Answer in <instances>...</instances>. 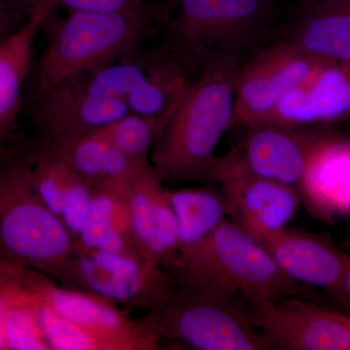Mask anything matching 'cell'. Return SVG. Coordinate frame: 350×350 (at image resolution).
<instances>
[{
    "mask_svg": "<svg viewBox=\"0 0 350 350\" xmlns=\"http://www.w3.org/2000/svg\"><path fill=\"white\" fill-rule=\"evenodd\" d=\"M239 62L219 59L202 66L179 105L159 131L150 153L162 182L209 180L216 149L234 125V78Z\"/></svg>",
    "mask_w": 350,
    "mask_h": 350,
    "instance_id": "cell-1",
    "label": "cell"
},
{
    "mask_svg": "<svg viewBox=\"0 0 350 350\" xmlns=\"http://www.w3.org/2000/svg\"><path fill=\"white\" fill-rule=\"evenodd\" d=\"M163 269L174 289L222 290L241 295L248 304L310 295L230 219L206 239L179 250Z\"/></svg>",
    "mask_w": 350,
    "mask_h": 350,
    "instance_id": "cell-2",
    "label": "cell"
},
{
    "mask_svg": "<svg viewBox=\"0 0 350 350\" xmlns=\"http://www.w3.org/2000/svg\"><path fill=\"white\" fill-rule=\"evenodd\" d=\"M50 13L41 25L47 42L36 86L83 81L108 64L135 56L152 27L146 8L114 13L69 11L68 17L54 21Z\"/></svg>",
    "mask_w": 350,
    "mask_h": 350,
    "instance_id": "cell-3",
    "label": "cell"
},
{
    "mask_svg": "<svg viewBox=\"0 0 350 350\" xmlns=\"http://www.w3.org/2000/svg\"><path fill=\"white\" fill-rule=\"evenodd\" d=\"M2 155L1 259L57 280L75 250V239L38 194L21 147Z\"/></svg>",
    "mask_w": 350,
    "mask_h": 350,
    "instance_id": "cell-4",
    "label": "cell"
},
{
    "mask_svg": "<svg viewBox=\"0 0 350 350\" xmlns=\"http://www.w3.org/2000/svg\"><path fill=\"white\" fill-rule=\"evenodd\" d=\"M145 319L161 340L184 342L195 349H273L248 301L231 292L174 288Z\"/></svg>",
    "mask_w": 350,
    "mask_h": 350,
    "instance_id": "cell-5",
    "label": "cell"
},
{
    "mask_svg": "<svg viewBox=\"0 0 350 350\" xmlns=\"http://www.w3.org/2000/svg\"><path fill=\"white\" fill-rule=\"evenodd\" d=\"M276 0H176L170 21L174 50L200 68L219 59L241 61L271 19Z\"/></svg>",
    "mask_w": 350,
    "mask_h": 350,
    "instance_id": "cell-6",
    "label": "cell"
},
{
    "mask_svg": "<svg viewBox=\"0 0 350 350\" xmlns=\"http://www.w3.org/2000/svg\"><path fill=\"white\" fill-rule=\"evenodd\" d=\"M57 280L147 312L155 310L174 291L160 266L142 258L100 250L73 251Z\"/></svg>",
    "mask_w": 350,
    "mask_h": 350,
    "instance_id": "cell-7",
    "label": "cell"
},
{
    "mask_svg": "<svg viewBox=\"0 0 350 350\" xmlns=\"http://www.w3.org/2000/svg\"><path fill=\"white\" fill-rule=\"evenodd\" d=\"M329 62L288 40L258 52L234 73V126L250 128L265 123L289 92Z\"/></svg>",
    "mask_w": 350,
    "mask_h": 350,
    "instance_id": "cell-8",
    "label": "cell"
},
{
    "mask_svg": "<svg viewBox=\"0 0 350 350\" xmlns=\"http://www.w3.org/2000/svg\"><path fill=\"white\" fill-rule=\"evenodd\" d=\"M209 180L220 184L230 220L251 237L286 228L301 204L296 189L252 174L232 151L218 157Z\"/></svg>",
    "mask_w": 350,
    "mask_h": 350,
    "instance_id": "cell-9",
    "label": "cell"
},
{
    "mask_svg": "<svg viewBox=\"0 0 350 350\" xmlns=\"http://www.w3.org/2000/svg\"><path fill=\"white\" fill-rule=\"evenodd\" d=\"M130 113L126 101L96 96L79 82L36 86L31 96L32 122L46 145L93 135Z\"/></svg>",
    "mask_w": 350,
    "mask_h": 350,
    "instance_id": "cell-10",
    "label": "cell"
},
{
    "mask_svg": "<svg viewBox=\"0 0 350 350\" xmlns=\"http://www.w3.org/2000/svg\"><path fill=\"white\" fill-rule=\"evenodd\" d=\"M250 305L257 326L273 349L350 350V327L342 312L299 296Z\"/></svg>",
    "mask_w": 350,
    "mask_h": 350,
    "instance_id": "cell-11",
    "label": "cell"
},
{
    "mask_svg": "<svg viewBox=\"0 0 350 350\" xmlns=\"http://www.w3.org/2000/svg\"><path fill=\"white\" fill-rule=\"evenodd\" d=\"M38 293L64 319L98 338L105 350L161 349V338L147 320H133L114 301L100 295L76 288L57 287L39 276Z\"/></svg>",
    "mask_w": 350,
    "mask_h": 350,
    "instance_id": "cell-12",
    "label": "cell"
},
{
    "mask_svg": "<svg viewBox=\"0 0 350 350\" xmlns=\"http://www.w3.org/2000/svg\"><path fill=\"white\" fill-rule=\"evenodd\" d=\"M248 129L239 149L232 150L252 174L300 188L308 163L320 142L331 133L321 126L262 124Z\"/></svg>",
    "mask_w": 350,
    "mask_h": 350,
    "instance_id": "cell-13",
    "label": "cell"
},
{
    "mask_svg": "<svg viewBox=\"0 0 350 350\" xmlns=\"http://www.w3.org/2000/svg\"><path fill=\"white\" fill-rule=\"evenodd\" d=\"M252 238L295 282L326 290L332 298L337 293L350 256L330 237L286 227Z\"/></svg>",
    "mask_w": 350,
    "mask_h": 350,
    "instance_id": "cell-14",
    "label": "cell"
},
{
    "mask_svg": "<svg viewBox=\"0 0 350 350\" xmlns=\"http://www.w3.org/2000/svg\"><path fill=\"white\" fill-rule=\"evenodd\" d=\"M349 116L350 64L329 62L289 92L262 124L323 126Z\"/></svg>",
    "mask_w": 350,
    "mask_h": 350,
    "instance_id": "cell-15",
    "label": "cell"
},
{
    "mask_svg": "<svg viewBox=\"0 0 350 350\" xmlns=\"http://www.w3.org/2000/svg\"><path fill=\"white\" fill-rule=\"evenodd\" d=\"M298 192L306 211L322 222L350 215V140L331 131L313 152Z\"/></svg>",
    "mask_w": 350,
    "mask_h": 350,
    "instance_id": "cell-16",
    "label": "cell"
},
{
    "mask_svg": "<svg viewBox=\"0 0 350 350\" xmlns=\"http://www.w3.org/2000/svg\"><path fill=\"white\" fill-rule=\"evenodd\" d=\"M43 145L63 159L94 193L126 190L135 176L151 165L131 160L94 135Z\"/></svg>",
    "mask_w": 350,
    "mask_h": 350,
    "instance_id": "cell-17",
    "label": "cell"
},
{
    "mask_svg": "<svg viewBox=\"0 0 350 350\" xmlns=\"http://www.w3.org/2000/svg\"><path fill=\"white\" fill-rule=\"evenodd\" d=\"M288 41L313 57L350 64V0L306 2Z\"/></svg>",
    "mask_w": 350,
    "mask_h": 350,
    "instance_id": "cell-18",
    "label": "cell"
},
{
    "mask_svg": "<svg viewBox=\"0 0 350 350\" xmlns=\"http://www.w3.org/2000/svg\"><path fill=\"white\" fill-rule=\"evenodd\" d=\"M56 7L48 0L39 7L27 24L0 43V137L11 140L17 130L22 105L23 84L31 66L32 45L48 14Z\"/></svg>",
    "mask_w": 350,
    "mask_h": 350,
    "instance_id": "cell-19",
    "label": "cell"
},
{
    "mask_svg": "<svg viewBox=\"0 0 350 350\" xmlns=\"http://www.w3.org/2000/svg\"><path fill=\"white\" fill-rule=\"evenodd\" d=\"M174 52V56L151 55L144 82L126 100L131 113L155 120L161 125L179 105L194 78L189 73L193 64Z\"/></svg>",
    "mask_w": 350,
    "mask_h": 350,
    "instance_id": "cell-20",
    "label": "cell"
},
{
    "mask_svg": "<svg viewBox=\"0 0 350 350\" xmlns=\"http://www.w3.org/2000/svg\"><path fill=\"white\" fill-rule=\"evenodd\" d=\"M179 226V250L199 243L229 219L227 200L222 190L185 188L167 190Z\"/></svg>",
    "mask_w": 350,
    "mask_h": 350,
    "instance_id": "cell-21",
    "label": "cell"
},
{
    "mask_svg": "<svg viewBox=\"0 0 350 350\" xmlns=\"http://www.w3.org/2000/svg\"><path fill=\"white\" fill-rule=\"evenodd\" d=\"M126 191L128 189L94 193L86 222L73 251L101 250L119 239L138 246L131 226Z\"/></svg>",
    "mask_w": 350,
    "mask_h": 350,
    "instance_id": "cell-22",
    "label": "cell"
},
{
    "mask_svg": "<svg viewBox=\"0 0 350 350\" xmlns=\"http://www.w3.org/2000/svg\"><path fill=\"white\" fill-rule=\"evenodd\" d=\"M162 185L163 182L150 165L135 176L128 189L129 208L135 239L145 259L161 268L169 261L156 226V197Z\"/></svg>",
    "mask_w": 350,
    "mask_h": 350,
    "instance_id": "cell-23",
    "label": "cell"
},
{
    "mask_svg": "<svg viewBox=\"0 0 350 350\" xmlns=\"http://www.w3.org/2000/svg\"><path fill=\"white\" fill-rule=\"evenodd\" d=\"M151 55H135L120 59L96 71L80 83L96 96L126 103L131 94L144 82Z\"/></svg>",
    "mask_w": 350,
    "mask_h": 350,
    "instance_id": "cell-24",
    "label": "cell"
},
{
    "mask_svg": "<svg viewBox=\"0 0 350 350\" xmlns=\"http://www.w3.org/2000/svg\"><path fill=\"white\" fill-rule=\"evenodd\" d=\"M160 129L155 120L130 113L91 135L105 140L131 160L150 163L148 155Z\"/></svg>",
    "mask_w": 350,
    "mask_h": 350,
    "instance_id": "cell-25",
    "label": "cell"
},
{
    "mask_svg": "<svg viewBox=\"0 0 350 350\" xmlns=\"http://www.w3.org/2000/svg\"><path fill=\"white\" fill-rule=\"evenodd\" d=\"M38 294L39 323L51 349L105 350L98 338L55 312Z\"/></svg>",
    "mask_w": 350,
    "mask_h": 350,
    "instance_id": "cell-26",
    "label": "cell"
},
{
    "mask_svg": "<svg viewBox=\"0 0 350 350\" xmlns=\"http://www.w3.org/2000/svg\"><path fill=\"white\" fill-rule=\"evenodd\" d=\"M93 197V190L75 172L66 188L61 218L75 243L86 222Z\"/></svg>",
    "mask_w": 350,
    "mask_h": 350,
    "instance_id": "cell-27",
    "label": "cell"
},
{
    "mask_svg": "<svg viewBox=\"0 0 350 350\" xmlns=\"http://www.w3.org/2000/svg\"><path fill=\"white\" fill-rule=\"evenodd\" d=\"M56 7L61 5L69 11L114 13L144 10L142 0H54Z\"/></svg>",
    "mask_w": 350,
    "mask_h": 350,
    "instance_id": "cell-28",
    "label": "cell"
},
{
    "mask_svg": "<svg viewBox=\"0 0 350 350\" xmlns=\"http://www.w3.org/2000/svg\"><path fill=\"white\" fill-rule=\"evenodd\" d=\"M48 0H1L2 12L9 15H25L31 17L39 7Z\"/></svg>",
    "mask_w": 350,
    "mask_h": 350,
    "instance_id": "cell-29",
    "label": "cell"
},
{
    "mask_svg": "<svg viewBox=\"0 0 350 350\" xmlns=\"http://www.w3.org/2000/svg\"><path fill=\"white\" fill-rule=\"evenodd\" d=\"M333 299L350 312V258L344 276H342L340 288H338V292L333 297Z\"/></svg>",
    "mask_w": 350,
    "mask_h": 350,
    "instance_id": "cell-30",
    "label": "cell"
},
{
    "mask_svg": "<svg viewBox=\"0 0 350 350\" xmlns=\"http://www.w3.org/2000/svg\"><path fill=\"white\" fill-rule=\"evenodd\" d=\"M342 317H344L345 321L347 322V325L350 327V317L349 315L344 314L342 313Z\"/></svg>",
    "mask_w": 350,
    "mask_h": 350,
    "instance_id": "cell-31",
    "label": "cell"
},
{
    "mask_svg": "<svg viewBox=\"0 0 350 350\" xmlns=\"http://www.w3.org/2000/svg\"><path fill=\"white\" fill-rule=\"evenodd\" d=\"M304 2H310L313 1V0H303Z\"/></svg>",
    "mask_w": 350,
    "mask_h": 350,
    "instance_id": "cell-32",
    "label": "cell"
},
{
    "mask_svg": "<svg viewBox=\"0 0 350 350\" xmlns=\"http://www.w3.org/2000/svg\"><path fill=\"white\" fill-rule=\"evenodd\" d=\"M349 245L350 246V243H349Z\"/></svg>",
    "mask_w": 350,
    "mask_h": 350,
    "instance_id": "cell-33",
    "label": "cell"
}]
</instances>
